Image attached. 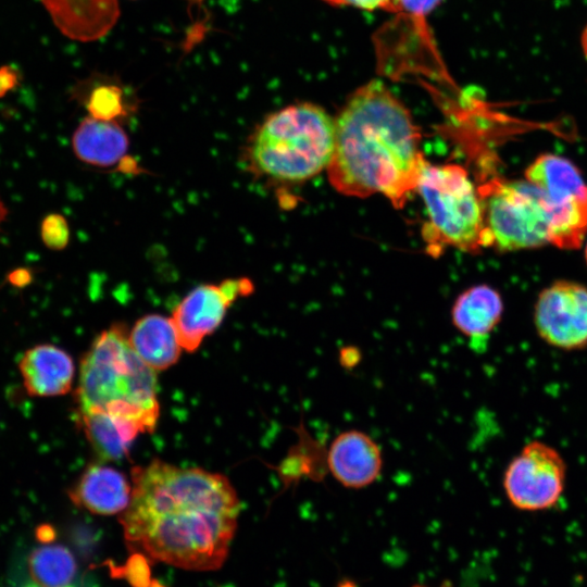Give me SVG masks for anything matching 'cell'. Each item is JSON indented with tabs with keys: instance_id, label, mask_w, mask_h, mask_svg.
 Here are the masks:
<instances>
[{
	"instance_id": "cell-25",
	"label": "cell",
	"mask_w": 587,
	"mask_h": 587,
	"mask_svg": "<svg viewBox=\"0 0 587 587\" xmlns=\"http://www.w3.org/2000/svg\"><path fill=\"white\" fill-rule=\"evenodd\" d=\"M441 0H399L400 10L403 9L410 13L425 15L434 10Z\"/></svg>"
},
{
	"instance_id": "cell-23",
	"label": "cell",
	"mask_w": 587,
	"mask_h": 587,
	"mask_svg": "<svg viewBox=\"0 0 587 587\" xmlns=\"http://www.w3.org/2000/svg\"><path fill=\"white\" fill-rule=\"evenodd\" d=\"M336 7H353L362 10H400L399 0H323Z\"/></svg>"
},
{
	"instance_id": "cell-20",
	"label": "cell",
	"mask_w": 587,
	"mask_h": 587,
	"mask_svg": "<svg viewBox=\"0 0 587 587\" xmlns=\"http://www.w3.org/2000/svg\"><path fill=\"white\" fill-rule=\"evenodd\" d=\"M84 104L89 116L120 124L134 109L123 89L115 85H100L92 88L84 98Z\"/></svg>"
},
{
	"instance_id": "cell-16",
	"label": "cell",
	"mask_w": 587,
	"mask_h": 587,
	"mask_svg": "<svg viewBox=\"0 0 587 587\" xmlns=\"http://www.w3.org/2000/svg\"><path fill=\"white\" fill-rule=\"evenodd\" d=\"M128 339L133 350L155 372L175 364L183 349L172 317L157 313L137 320Z\"/></svg>"
},
{
	"instance_id": "cell-12",
	"label": "cell",
	"mask_w": 587,
	"mask_h": 587,
	"mask_svg": "<svg viewBox=\"0 0 587 587\" xmlns=\"http://www.w3.org/2000/svg\"><path fill=\"white\" fill-rule=\"evenodd\" d=\"M26 392L32 397H57L73 386L75 364L70 353L51 344L27 349L18 361Z\"/></svg>"
},
{
	"instance_id": "cell-28",
	"label": "cell",
	"mask_w": 587,
	"mask_h": 587,
	"mask_svg": "<svg viewBox=\"0 0 587 587\" xmlns=\"http://www.w3.org/2000/svg\"><path fill=\"white\" fill-rule=\"evenodd\" d=\"M580 42H582V49H583L584 55L587 60V25L583 30Z\"/></svg>"
},
{
	"instance_id": "cell-9",
	"label": "cell",
	"mask_w": 587,
	"mask_h": 587,
	"mask_svg": "<svg viewBox=\"0 0 587 587\" xmlns=\"http://www.w3.org/2000/svg\"><path fill=\"white\" fill-rule=\"evenodd\" d=\"M534 325L541 340L563 351L587 348V287L555 280L535 302Z\"/></svg>"
},
{
	"instance_id": "cell-3",
	"label": "cell",
	"mask_w": 587,
	"mask_h": 587,
	"mask_svg": "<svg viewBox=\"0 0 587 587\" xmlns=\"http://www.w3.org/2000/svg\"><path fill=\"white\" fill-rule=\"evenodd\" d=\"M129 329L113 323L101 332L79 364L75 412H102L152 433L160 415L155 371L133 350Z\"/></svg>"
},
{
	"instance_id": "cell-8",
	"label": "cell",
	"mask_w": 587,
	"mask_h": 587,
	"mask_svg": "<svg viewBox=\"0 0 587 587\" xmlns=\"http://www.w3.org/2000/svg\"><path fill=\"white\" fill-rule=\"evenodd\" d=\"M566 470L565 460L554 447L540 440L529 441L505 467L503 491L520 511L551 509L564 492Z\"/></svg>"
},
{
	"instance_id": "cell-17",
	"label": "cell",
	"mask_w": 587,
	"mask_h": 587,
	"mask_svg": "<svg viewBox=\"0 0 587 587\" xmlns=\"http://www.w3.org/2000/svg\"><path fill=\"white\" fill-rule=\"evenodd\" d=\"M74 416L100 462L104 463L126 458L142 433L136 423L102 412H74Z\"/></svg>"
},
{
	"instance_id": "cell-30",
	"label": "cell",
	"mask_w": 587,
	"mask_h": 587,
	"mask_svg": "<svg viewBox=\"0 0 587 587\" xmlns=\"http://www.w3.org/2000/svg\"><path fill=\"white\" fill-rule=\"evenodd\" d=\"M585 259H586V263H587V245H586V249H585Z\"/></svg>"
},
{
	"instance_id": "cell-15",
	"label": "cell",
	"mask_w": 587,
	"mask_h": 587,
	"mask_svg": "<svg viewBox=\"0 0 587 587\" xmlns=\"http://www.w3.org/2000/svg\"><path fill=\"white\" fill-rule=\"evenodd\" d=\"M501 295L491 286L480 284L461 292L451 308V323L464 337L485 340L499 325L503 315Z\"/></svg>"
},
{
	"instance_id": "cell-19",
	"label": "cell",
	"mask_w": 587,
	"mask_h": 587,
	"mask_svg": "<svg viewBox=\"0 0 587 587\" xmlns=\"http://www.w3.org/2000/svg\"><path fill=\"white\" fill-rule=\"evenodd\" d=\"M28 570L39 587H68L76 573V563L67 548L46 545L32 551Z\"/></svg>"
},
{
	"instance_id": "cell-29",
	"label": "cell",
	"mask_w": 587,
	"mask_h": 587,
	"mask_svg": "<svg viewBox=\"0 0 587 587\" xmlns=\"http://www.w3.org/2000/svg\"><path fill=\"white\" fill-rule=\"evenodd\" d=\"M413 587H426V586H423V585H414ZM440 587H452L450 583L446 582L444 583Z\"/></svg>"
},
{
	"instance_id": "cell-26",
	"label": "cell",
	"mask_w": 587,
	"mask_h": 587,
	"mask_svg": "<svg viewBox=\"0 0 587 587\" xmlns=\"http://www.w3.org/2000/svg\"><path fill=\"white\" fill-rule=\"evenodd\" d=\"M7 282L15 288H24L33 282V272L27 267H17L7 275Z\"/></svg>"
},
{
	"instance_id": "cell-4",
	"label": "cell",
	"mask_w": 587,
	"mask_h": 587,
	"mask_svg": "<svg viewBox=\"0 0 587 587\" xmlns=\"http://www.w3.org/2000/svg\"><path fill=\"white\" fill-rule=\"evenodd\" d=\"M334 146L335 118L300 102L266 115L247 137L240 162L255 178L298 184L327 170Z\"/></svg>"
},
{
	"instance_id": "cell-24",
	"label": "cell",
	"mask_w": 587,
	"mask_h": 587,
	"mask_svg": "<svg viewBox=\"0 0 587 587\" xmlns=\"http://www.w3.org/2000/svg\"><path fill=\"white\" fill-rule=\"evenodd\" d=\"M337 360L339 365L346 371L354 370L362 361V351L353 345L342 346L338 350Z\"/></svg>"
},
{
	"instance_id": "cell-21",
	"label": "cell",
	"mask_w": 587,
	"mask_h": 587,
	"mask_svg": "<svg viewBox=\"0 0 587 587\" xmlns=\"http://www.w3.org/2000/svg\"><path fill=\"white\" fill-rule=\"evenodd\" d=\"M58 27L74 38H92L89 27L90 0H40Z\"/></svg>"
},
{
	"instance_id": "cell-5",
	"label": "cell",
	"mask_w": 587,
	"mask_h": 587,
	"mask_svg": "<svg viewBox=\"0 0 587 587\" xmlns=\"http://www.w3.org/2000/svg\"><path fill=\"white\" fill-rule=\"evenodd\" d=\"M416 191L427 213L423 235L430 246H450L465 252L487 247L483 201L464 167L426 162Z\"/></svg>"
},
{
	"instance_id": "cell-10",
	"label": "cell",
	"mask_w": 587,
	"mask_h": 587,
	"mask_svg": "<svg viewBox=\"0 0 587 587\" xmlns=\"http://www.w3.org/2000/svg\"><path fill=\"white\" fill-rule=\"evenodd\" d=\"M252 291L253 284L247 277L202 284L190 290L171 316L183 349L196 351L202 340L221 325L230 305Z\"/></svg>"
},
{
	"instance_id": "cell-13",
	"label": "cell",
	"mask_w": 587,
	"mask_h": 587,
	"mask_svg": "<svg viewBox=\"0 0 587 587\" xmlns=\"http://www.w3.org/2000/svg\"><path fill=\"white\" fill-rule=\"evenodd\" d=\"M67 495L75 505L90 513L121 514L129 504L132 485L122 472L99 461L84 470Z\"/></svg>"
},
{
	"instance_id": "cell-27",
	"label": "cell",
	"mask_w": 587,
	"mask_h": 587,
	"mask_svg": "<svg viewBox=\"0 0 587 587\" xmlns=\"http://www.w3.org/2000/svg\"><path fill=\"white\" fill-rule=\"evenodd\" d=\"M9 214V209L5 205L4 201L0 198V227L3 224V222L7 220Z\"/></svg>"
},
{
	"instance_id": "cell-2",
	"label": "cell",
	"mask_w": 587,
	"mask_h": 587,
	"mask_svg": "<svg viewBox=\"0 0 587 587\" xmlns=\"http://www.w3.org/2000/svg\"><path fill=\"white\" fill-rule=\"evenodd\" d=\"M410 111L378 79L359 87L335 117L327 167L332 186L349 197L382 195L402 208L426 161Z\"/></svg>"
},
{
	"instance_id": "cell-22",
	"label": "cell",
	"mask_w": 587,
	"mask_h": 587,
	"mask_svg": "<svg viewBox=\"0 0 587 587\" xmlns=\"http://www.w3.org/2000/svg\"><path fill=\"white\" fill-rule=\"evenodd\" d=\"M39 233L45 247L52 251H61L70 242V225L66 217L60 213L46 215L41 221Z\"/></svg>"
},
{
	"instance_id": "cell-7",
	"label": "cell",
	"mask_w": 587,
	"mask_h": 587,
	"mask_svg": "<svg viewBox=\"0 0 587 587\" xmlns=\"http://www.w3.org/2000/svg\"><path fill=\"white\" fill-rule=\"evenodd\" d=\"M525 178L549 205L550 243L564 250L579 248L587 234V184L577 166L564 157L544 153L528 165Z\"/></svg>"
},
{
	"instance_id": "cell-1",
	"label": "cell",
	"mask_w": 587,
	"mask_h": 587,
	"mask_svg": "<svg viewBox=\"0 0 587 587\" xmlns=\"http://www.w3.org/2000/svg\"><path fill=\"white\" fill-rule=\"evenodd\" d=\"M130 474V501L118 517L129 546L176 567L218 569L228 554L240 512L229 479L162 460L135 466Z\"/></svg>"
},
{
	"instance_id": "cell-18",
	"label": "cell",
	"mask_w": 587,
	"mask_h": 587,
	"mask_svg": "<svg viewBox=\"0 0 587 587\" xmlns=\"http://www.w3.org/2000/svg\"><path fill=\"white\" fill-rule=\"evenodd\" d=\"M297 442L282 462L275 466L285 488L297 487L303 479L322 483L328 474L327 447L305 427L303 420L294 428Z\"/></svg>"
},
{
	"instance_id": "cell-11",
	"label": "cell",
	"mask_w": 587,
	"mask_h": 587,
	"mask_svg": "<svg viewBox=\"0 0 587 587\" xmlns=\"http://www.w3.org/2000/svg\"><path fill=\"white\" fill-rule=\"evenodd\" d=\"M383 467L380 446L363 430L346 429L327 447L328 474L347 489L359 490L373 485Z\"/></svg>"
},
{
	"instance_id": "cell-6",
	"label": "cell",
	"mask_w": 587,
	"mask_h": 587,
	"mask_svg": "<svg viewBox=\"0 0 587 587\" xmlns=\"http://www.w3.org/2000/svg\"><path fill=\"white\" fill-rule=\"evenodd\" d=\"M479 195L487 247L515 251L550 243V209L534 184L527 179H498L485 186Z\"/></svg>"
},
{
	"instance_id": "cell-14",
	"label": "cell",
	"mask_w": 587,
	"mask_h": 587,
	"mask_svg": "<svg viewBox=\"0 0 587 587\" xmlns=\"http://www.w3.org/2000/svg\"><path fill=\"white\" fill-rule=\"evenodd\" d=\"M73 152L82 163L109 168L126 161L129 137L122 124L86 116L72 136Z\"/></svg>"
}]
</instances>
